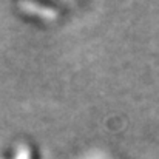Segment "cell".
Masks as SVG:
<instances>
[{
    "instance_id": "1",
    "label": "cell",
    "mask_w": 159,
    "mask_h": 159,
    "mask_svg": "<svg viewBox=\"0 0 159 159\" xmlns=\"http://www.w3.org/2000/svg\"><path fill=\"white\" fill-rule=\"evenodd\" d=\"M14 159H30V150L26 147H20L16 153Z\"/></svg>"
}]
</instances>
